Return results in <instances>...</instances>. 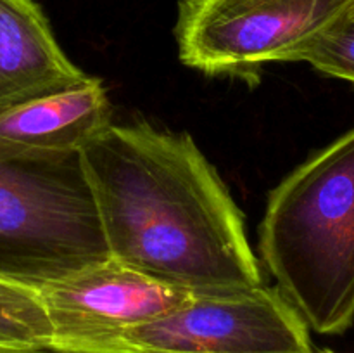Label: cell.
Masks as SVG:
<instances>
[{"mask_svg":"<svg viewBox=\"0 0 354 353\" xmlns=\"http://www.w3.org/2000/svg\"><path fill=\"white\" fill-rule=\"evenodd\" d=\"M315 353H337V352H334V350H330V348H322V350H317Z\"/></svg>","mask_w":354,"mask_h":353,"instance_id":"obj_12","label":"cell"},{"mask_svg":"<svg viewBox=\"0 0 354 353\" xmlns=\"http://www.w3.org/2000/svg\"><path fill=\"white\" fill-rule=\"evenodd\" d=\"M88 78L66 55L33 0H0V111Z\"/></svg>","mask_w":354,"mask_h":353,"instance_id":"obj_8","label":"cell"},{"mask_svg":"<svg viewBox=\"0 0 354 353\" xmlns=\"http://www.w3.org/2000/svg\"><path fill=\"white\" fill-rule=\"evenodd\" d=\"M80 165L113 260L197 294L265 286L244 217L190 135L111 123Z\"/></svg>","mask_w":354,"mask_h":353,"instance_id":"obj_1","label":"cell"},{"mask_svg":"<svg viewBox=\"0 0 354 353\" xmlns=\"http://www.w3.org/2000/svg\"><path fill=\"white\" fill-rule=\"evenodd\" d=\"M311 329L279 287L196 294L145 324L69 353H315Z\"/></svg>","mask_w":354,"mask_h":353,"instance_id":"obj_4","label":"cell"},{"mask_svg":"<svg viewBox=\"0 0 354 353\" xmlns=\"http://www.w3.org/2000/svg\"><path fill=\"white\" fill-rule=\"evenodd\" d=\"M259 251L277 287L311 331L354 324V127L272 190Z\"/></svg>","mask_w":354,"mask_h":353,"instance_id":"obj_2","label":"cell"},{"mask_svg":"<svg viewBox=\"0 0 354 353\" xmlns=\"http://www.w3.org/2000/svg\"><path fill=\"white\" fill-rule=\"evenodd\" d=\"M109 125L106 89L88 76L0 111V163L75 158Z\"/></svg>","mask_w":354,"mask_h":353,"instance_id":"obj_7","label":"cell"},{"mask_svg":"<svg viewBox=\"0 0 354 353\" xmlns=\"http://www.w3.org/2000/svg\"><path fill=\"white\" fill-rule=\"evenodd\" d=\"M354 9V0H180V61L218 75H248L294 54Z\"/></svg>","mask_w":354,"mask_h":353,"instance_id":"obj_5","label":"cell"},{"mask_svg":"<svg viewBox=\"0 0 354 353\" xmlns=\"http://www.w3.org/2000/svg\"><path fill=\"white\" fill-rule=\"evenodd\" d=\"M0 353H57L47 348H16V346H0Z\"/></svg>","mask_w":354,"mask_h":353,"instance_id":"obj_11","label":"cell"},{"mask_svg":"<svg viewBox=\"0 0 354 353\" xmlns=\"http://www.w3.org/2000/svg\"><path fill=\"white\" fill-rule=\"evenodd\" d=\"M37 291L52 327L48 350L57 353H69L85 341L154 320L197 294L113 258Z\"/></svg>","mask_w":354,"mask_h":353,"instance_id":"obj_6","label":"cell"},{"mask_svg":"<svg viewBox=\"0 0 354 353\" xmlns=\"http://www.w3.org/2000/svg\"><path fill=\"white\" fill-rule=\"evenodd\" d=\"M292 61L308 62L317 71L354 87V9L299 48Z\"/></svg>","mask_w":354,"mask_h":353,"instance_id":"obj_10","label":"cell"},{"mask_svg":"<svg viewBox=\"0 0 354 353\" xmlns=\"http://www.w3.org/2000/svg\"><path fill=\"white\" fill-rule=\"evenodd\" d=\"M52 327L35 287L0 277V346L47 348Z\"/></svg>","mask_w":354,"mask_h":353,"instance_id":"obj_9","label":"cell"},{"mask_svg":"<svg viewBox=\"0 0 354 353\" xmlns=\"http://www.w3.org/2000/svg\"><path fill=\"white\" fill-rule=\"evenodd\" d=\"M111 258L80 156L0 163V277L38 289Z\"/></svg>","mask_w":354,"mask_h":353,"instance_id":"obj_3","label":"cell"}]
</instances>
